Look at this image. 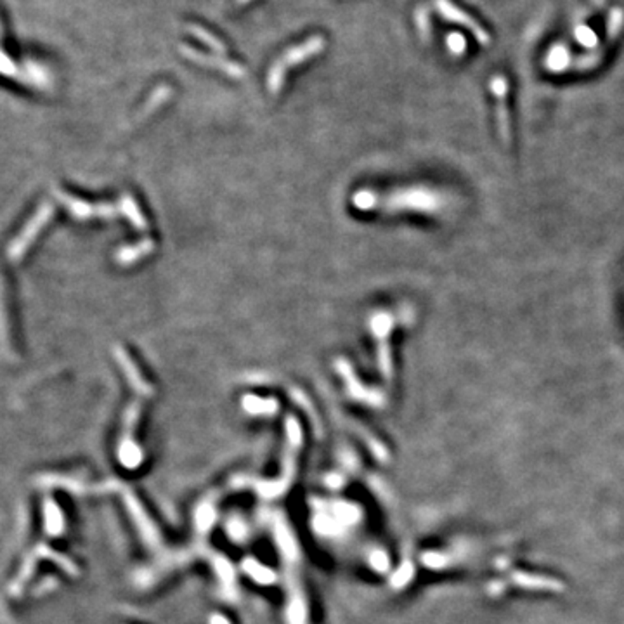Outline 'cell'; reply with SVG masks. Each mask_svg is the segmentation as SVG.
Here are the masks:
<instances>
[{
	"instance_id": "1",
	"label": "cell",
	"mask_w": 624,
	"mask_h": 624,
	"mask_svg": "<svg viewBox=\"0 0 624 624\" xmlns=\"http://www.w3.org/2000/svg\"><path fill=\"white\" fill-rule=\"evenodd\" d=\"M352 203L359 210H384V212H422L437 214L446 205L441 191L425 186L402 187L388 193L375 191H357Z\"/></svg>"
},
{
	"instance_id": "2",
	"label": "cell",
	"mask_w": 624,
	"mask_h": 624,
	"mask_svg": "<svg viewBox=\"0 0 624 624\" xmlns=\"http://www.w3.org/2000/svg\"><path fill=\"white\" fill-rule=\"evenodd\" d=\"M323 49H324L323 37H312V39L307 40V42L300 43V45H297V47H293V49L288 50L287 54H283V58L278 59V61L271 66V72H269V75H267V87H269L271 92L273 94L280 92L281 87H283L287 70L290 68V66L300 65V63H304L305 59L312 58V56L318 54V52H321Z\"/></svg>"
},
{
	"instance_id": "3",
	"label": "cell",
	"mask_w": 624,
	"mask_h": 624,
	"mask_svg": "<svg viewBox=\"0 0 624 624\" xmlns=\"http://www.w3.org/2000/svg\"><path fill=\"white\" fill-rule=\"evenodd\" d=\"M402 314H392V312H377L370 320V330L373 337L377 338V364L380 373L384 375L385 380H391L392 377V354H391V338L392 330L395 324L402 323Z\"/></svg>"
},
{
	"instance_id": "4",
	"label": "cell",
	"mask_w": 624,
	"mask_h": 624,
	"mask_svg": "<svg viewBox=\"0 0 624 624\" xmlns=\"http://www.w3.org/2000/svg\"><path fill=\"white\" fill-rule=\"evenodd\" d=\"M54 216V207L49 201H43L39 205V208L35 210L28 222L23 226V229L19 231L18 236L9 243L8 248V257L11 262H16L23 255L26 253V250L30 248V245L37 240V234L49 224V220Z\"/></svg>"
},
{
	"instance_id": "5",
	"label": "cell",
	"mask_w": 624,
	"mask_h": 624,
	"mask_svg": "<svg viewBox=\"0 0 624 624\" xmlns=\"http://www.w3.org/2000/svg\"><path fill=\"white\" fill-rule=\"evenodd\" d=\"M56 196H58V200L65 205L70 216H73L79 220L113 219V217L120 212L118 205L89 203V201L80 200V198L65 193V191H56Z\"/></svg>"
},
{
	"instance_id": "6",
	"label": "cell",
	"mask_w": 624,
	"mask_h": 624,
	"mask_svg": "<svg viewBox=\"0 0 624 624\" xmlns=\"http://www.w3.org/2000/svg\"><path fill=\"white\" fill-rule=\"evenodd\" d=\"M435 8H437L439 14L442 16L448 21L456 23V25H461L463 28H466L468 32H472V35L475 37L481 45H489L491 43V35L488 33V30L477 21V19L472 18L470 14H466L465 11L455 6L451 0H435Z\"/></svg>"
},
{
	"instance_id": "7",
	"label": "cell",
	"mask_w": 624,
	"mask_h": 624,
	"mask_svg": "<svg viewBox=\"0 0 624 624\" xmlns=\"http://www.w3.org/2000/svg\"><path fill=\"white\" fill-rule=\"evenodd\" d=\"M491 92L496 101V120H498V134L501 143L506 147L512 143V125H510L508 106H506V96H508V80L501 75L492 76Z\"/></svg>"
},
{
	"instance_id": "8",
	"label": "cell",
	"mask_w": 624,
	"mask_h": 624,
	"mask_svg": "<svg viewBox=\"0 0 624 624\" xmlns=\"http://www.w3.org/2000/svg\"><path fill=\"white\" fill-rule=\"evenodd\" d=\"M180 50H183V54L186 56L187 59H191V61H196L198 65L203 66H214V68L220 70V72L233 76V79H241V76L245 75V70L241 68L238 63L224 59L222 56H216V58H214V56H205L201 54V52H198V50L189 49V47H180Z\"/></svg>"
},
{
	"instance_id": "9",
	"label": "cell",
	"mask_w": 624,
	"mask_h": 624,
	"mask_svg": "<svg viewBox=\"0 0 624 624\" xmlns=\"http://www.w3.org/2000/svg\"><path fill=\"white\" fill-rule=\"evenodd\" d=\"M113 354H115L116 362H118L120 368H122L123 373H125L127 380H129L130 384L134 385V387L141 388V391L146 392V394H151V392H153V388H151L149 385L146 384V380H144V377L141 375V371L137 370L136 362H134V359L130 357L129 352H127L125 349L120 347V345H118V347H115Z\"/></svg>"
},
{
	"instance_id": "10",
	"label": "cell",
	"mask_w": 624,
	"mask_h": 624,
	"mask_svg": "<svg viewBox=\"0 0 624 624\" xmlns=\"http://www.w3.org/2000/svg\"><path fill=\"white\" fill-rule=\"evenodd\" d=\"M154 241L151 238H144L143 241L139 243L129 245V247H122L118 251L115 253V260L120 264V266H132L134 262L141 260V258L147 257L149 253L154 251Z\"/></svg>"
},
{
	"instance_id": "11",
	"label": "cell",
	"mask_w": 624,
	"mask_h": 624,
	"mask_svg": "<svg viewBox=\"0 0 624 624\" xmlns=\"http://www.w3.org/2000/svg\"><path fill=\"white\" fill-rule=\"evenodd\" d=\"M118 207H120V212H122L123 216L129 219V222L132 224L137 231H146L147 227H149L146 217H144V214L141 212L139 205L136 203V200H134L130 194H123V196L120 198Z\"/></svg>"
},
{
	"instance_id": "12",
	"label": "cell",
	"mask_w": 624,
	"mask_h": 624,
	"mask_svg": "<svg viewBox=\"0 0 624 624\" xmlns=\"http://www.w3.org/2000/svg\"><path fill=\"white\" fill-rule=\"evenodd\" d=\"M545 66L548 68V72L552 73H562L565 72L569 66H572V59H570V52L567 50V47L562 45V43H555V45L546 52Z\"/></svg>"
},
{
	"instance_id": "13",
	"label": "cell",
	"mask_w": 624,
	"mask_h": 624,
	"mask_svg": "<svg viewBox=\"0 0 624 624\" xmlns=\"http://www.w3.org/2000/svg\"><path fill=\"white\" fill-rule=\"evenodd\" d=\"M624 28V9L614 8L607 18V43H612L619 37L621 30Z\"/></svg>"
},
{
	"instance_id": "14",
	"label": "cell",
	"mask_w": 624,
	"mask_h": 624,
	"mask_svg": "<svg viewBox=\"0 0 624 624\" xmlns=\"http://www.w3.org/2000/svg\"><path fill=\"white\" fill-rule=\"evenodd\" d=\"M605 52L607 47H596V49L593 50V52H590V54H585L581 56V58L574 59V61H572V68H576L578 72H586V70L595 68L596 65H600V61L603 59Z\"/></svg>"
},
{
	"instance_id": "15",
	"label": "cell",
	"mask_w": 624,
	"mask_h": 624,
	"mask_svg": "<svg viewBox=\"0 0 624 624\" xmlns=\"http://www.w3.org/2000/svg\"><path fill=\"white\" fill-rule=\"evenodd\" d=\"M170 94H172V89H170L169 85H160L158 89H156L153 94H151V97L147 99V103L144 104L143 113L139 115V118H144V116L149 115L151 112H154V110L158 108L160 104H163L167 99H169Z\"/></svg>"
},
{
	"instance_id": "16",
	"label": "cell",
	"mask_w": 624,
	"mask_h": 624,
	"mask_svg": "<svg viewBox=\"0 0 624 624\" xmlns=\"http://www.w3.org/2000/svg\"><path fill=\"white\" fill-rule=\"evenodd\" d=\"M187 32L193 33V35H196L200 40H203V43H207V45L210 47L212 50H216V52H224V50H226V45H224L219 39H216L212 33L207 32V30H203L201 26L189 25L187 26Z\"/></svg>"
},
{
	"instance_id": "17",
	"label": "cell",
	"mask_w": 624,
	"mask_h": 624,
	"mask_svg": "<svg viewBox=\"0 0 624 624\" xmlns=\"http://www.w3.org/2000/svg\"><path fill=\"white\" fill-rule=\"evenodd\" d=\"M574 37L581 45L588 47V49H596L599 47V37H596V33L590 26H578L574 30Z\"/></svg>"
},
{
	"instance_id": "18",
	"label": "cell",
	"mask_w": 624,
	"mask_h": 624,
	"mask_svg": "<svg viewBox=\"0 0 624 624\" xmlns=\"http://www.w3.org/2000/svg\"><path fill=\"white\" fill-rule=\"evenodd\" d=\"M448 47L453 54L461 56L466 50V40L461 33H449L448 35Z\"/></svg>"
},
{
	"instance_id": "19",
	"label": "cell",
	"mask_w": 624,
	"mask_h": 624,
	"mask_svg": "<svg viewBox=\"0 0 624 624\" xmlns=\"http://www.w3.org/2000/svg\"><path fill=\"white\" fill-rule=\"evenodd\" d=\"M590 2H592V4H595L596 8H602V6H603V0H590Z\"/></svg>"
},
{
	"instance_id": "20",
	"label": "cell",
	"mask_w": 624,
	"mask_h": 624,
	"mask_svg": "<svg viewBox=\"0 0 624 624\" xmlns=\"http://www.w3.org/2000/svg\"><path fill=\"white\" fill-rule=\"evenodd\" d=\"M240 2H247V0H240Z\"/></svg>"
}]
</instances>
